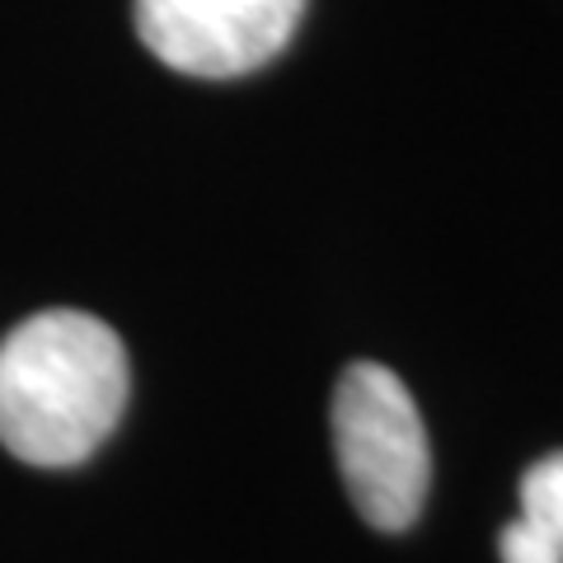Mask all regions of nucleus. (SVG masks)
Here are the masks:
<instances>
[{"label": "nucleus", "instance_id": "nucleus-4", "mask_svg": "<svg viewBox=\"0 0 563 563\" xmlns=\"http://www.w3.org/2000/svg\"><path fill=\"white\" fill-rule=\"evenodd\" d=\"M521 521L563 550V451L544 455L521 479Z\"/></svg>", "mask_w": 563, "mask_h": 563}, {"label": "nucleus", "instance_id": "nucleus-3", "mask_svg": "<svg viewBox=\"0 0 563 563\" xmlns=\"http://www.w3.org/2000/svg\"><path fill=\"white\" fill-rule=\"evenodd\" d=\"M306 0H132L136 33L169 70L235 80L291 43Z\"/></svg>", "mask_w": 563, "mask_h": 563}, {"label": "nucleus", "instance_id": "nucleus-2", "mask_svg": "<svg viewBox=\"0 0 563 563\" xmlns=\"http://www.w3.org/2000/svg\"><path fill=\"white\" fill-rule=\"evenodd\" d=\"M333 451L366 526L409 531L428 503L432 451L422 413L390 366L352 362L333 390Z\"/></svg>", "mask_w": 563, "mask_h": 563}, {"label": "nucleus", "instance_id": "nucleus-5", "mask_svg": "<svg viewBox=\"0 0 563 563\" xmlns=\"http://www.w3.org/2000/svg\"><path fill=\"white\" fill-rule=\"evenodd\" d=\"M498 554H503V563H563L559 544H554L550 536H540L536 526H526L521 517H517L512 526H503Z\"/></svg>", "mask_w": 563, "mask_h": 563}, {"label": "nucleus", "instance_id": "nucleus-1", "mask_svg": "<svg viewBox=\"0 0 563 563\" xmlns=\"http://www.w3.org/2000/svg\"><path fill=\"white\" fill-rule=\"evenodd\" d=\"M132 395L122 339L85 310H38L0 339V446L70 470L109 442Z\"/></svg>", "mask_w": 563, "mask_h": 563}]
</instances>
